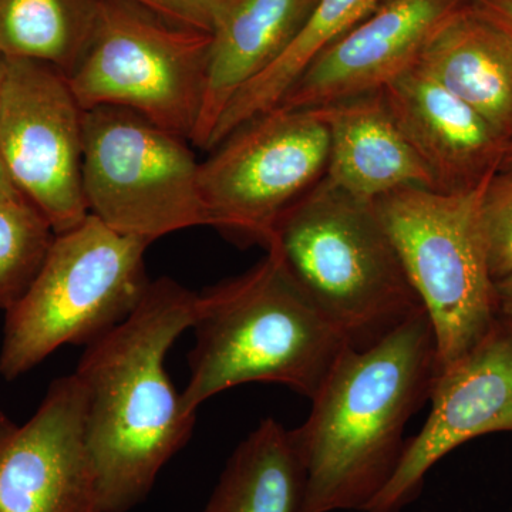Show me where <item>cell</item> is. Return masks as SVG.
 <instances>
[{
	"instance_id": "obj_1",
	"label": "cell",
	"mask_w": 512,
	"mask_h": 512,
	"mask_svg": "<svg viewBox=\"0 0 512 512\" xmlns=\"http://www.w3.org/2000/svg\"><path fill=\"white\" fill-rule=\"evenodd\" d=\"M198 293L170 278L151 281L134 312L86 345L74 375L87 397V440L100 512H128L188 443V416L165 356L194 325Z\"/></svg>"
},
{
	"instance_id": "obj_4",
	"label": "cell",
	"mask_w": 512,
	"mask_h": 512,
	"mask_svg": "<svg viewBox=\"0 0 512 512\" xmlns=\"http://www.w3.org/2000/svg\"><path fill=\"white\" fill-rule=\"evenodd\" d=\"M265 251L349 348H370L424 311L375 202L326 177L286 212Z\"/></svg>"
},
{
	"instance_id": "obj_2",
	"label": "cell",
	"mask_w": 512,
	"mask_h": 512,
	"mask_svg": "<svg viewBox=\"0 0 512 512\" xmlns=\"http://www.w3.org/2000/svg\"><path fill=\"white\" fill-rule=\"evenodd\" d=\"M436 336L420 311L376 345L346 348L292 430L305 470L302 512H366L402 460L407 423L430 400Z\"/></svg>"
},
{
	"instance_id": "obj_28",
	"label": "cell",
	"mask_w": 512,
	"mask_h": 512,
	"mask_svg": "<svg viewBox=\"0 0 512 512\" xmlns=\"http://www.w3.org/2000/svg\"><path fill=\"white\" fill-rule=\"evenodd\" d=\"M498 173H512V141L508 144L507 150H505Z\"/></svg>"
},
{
	"instance_id": "obj_24",
	"label": "cell",
	"mask_w": 512,
	"mask_h": 512,
	"mask_svg": "<svg viewBox=\"0 0 512 512\" xmlns=\"http://www.w3.org/2000/svg\"><path fill=\"white\" fill-rule=\"evenodd\" d=\"M498 315L512 319V271L504 278L495 281Z\"/></svg>"
},
{
	"instance_id": "obj_19",
	"label": "cell",
	"mask_w": 512,
	"mask_h": 512,
	"mask_svg": "<svg viewBox=\"0 0 512 512\" xmlns=\"http://www.w3.org/2000/svg\"><path fill=\"white\" fill-rule=\"evenodd\" d=\"M382 2L316 0L308 19L288 49L229 101L212 133L208 150H214L242 124L275 109L313 60L355 28L360 20L365 19Z\"/></svg>"
},
{
	"instance_id": "obj_17",
	"label": "cell",
	"mask_w": 512,
	"mask_h": 512,
	"mask_svg": "<svg viewBox=\"0 0 512 512\" xmlns=\"http://www.w3.org/2000/svg\"><path fill=\"white\" fill-rule=\"evenodd\" d=\"M315 2L232 0L212 32L204 100L191 137L195 147L208 150L229 101L288 49Z\"/></svg>"
},
{
	"instance_id": "obj_3",
	"label": "cell",
	"mask_w": 512,
	"mask_h": 512,
	"mask_svg": "<svg viewBox=\"0 0 512 512\" xmlns=\"http://www.w3.org/2000/svg\"><path fill=\"white\" fill-rule=\"evenodd\" d=\"M190 379L181 393L188 416L245 383H278L312 400L348 348L343 336L274 251L245 274L198 293Z\"/></svg>"
},
{
	"instance_id": "obj_25",
	"label": "cell",
	"mask_w": 512,
	"mask_h": 512,
	"mask_svg": "<svg viewBox=\"0 0 512 512\" xmlns=\"http://www.w3.org/2000/svg\"><path fill=\"white\" fill-rule=\"evenodd\" d=\"M512 29V0H471Z\"/></svg>"
},
{
	"instance_id": "obj_22",
	"label": "cell",
	"mask_w": 512,
	"mask_h": 512,
	"mask_svg": "<svg viewBox=\"0 0 512 512\" xmlns=\"http://www.w3.org/2000/svg\"><path fill=\"white\" fill-rule=\"evenodd\" d=\"M483 227L494 282L512 271V173H497L483 197Z\"/></svg>"
},
{
	"instance_id": "obj_11",
	"label": "cell",
	"mask_w": 512,
	"mask_h": 512,
	"mask_svg": "<svg viewBox=\"0 0 512 512\" xmlns=\"http://www.w3.org/2000/svg\"><path fill=\"white\" fill-rule=\"evenodd\" d=\"M423 429L407 439L393 477L366 512H402L431 468L468 441L512 433V319L498 315L463 356L441 367Z\"/></svg>"
},
{
	"instance_id": "obj_7",
	"label": "cell",
	"mask_w": 512,
	"mask_h": 512,
	"mask_svg": "<svg viewBox=\"0 0 512 512\" xmlns=\"http://www.w3.org/2000/svg\"><path fill=\"white\" fill-rule=\"evenodd\" d=\"M211 33L174 25L126 0H100L86 52L67 77L83 110L121 107L191 141Z\"/></svg>"
},
{
	"instance_id": "obj_15",
	"label": "cell",
	"mask_w": 512,
	"mask_h": 512,
	"mask_svg": "<svg viewBox=\"0 0 512 512\" xmlns=\"http://www.w3.org/2000/svg\"><path fill=\"white\" fill-rule=\"evenodd\" d=\"M315 111L328 128L325 177L340 190L369 202L404 187L436 191L429 170L397 126L383 90Z\"/></svg>"
},
{
	"instance_id": "obj_21",
	"label": "cell",
	"mask_w": 512,
	"mask_h": 512,
	"mask_svg": "<svg viewBox=\"0 0 512 512\" xmlns=\"http://www.w3.org/2000/svg\"><path fill=\"white\" fill-rule=\"evenodd\" d=\"M55 237L28 198L0 201V309L8 312L28 292Z\"/></svg>"
},
{
	"instance_id": "obj_16",
	"label": "cell",
	"mask_w": 512,
	"mask_h": 512,
	"mask_svg": "<svg viewBox=\"0 0 512 512\" xmlns=\"http://www.w3.org/2000/svg\"><path fill=\"white\" fill-rule=\"evenodd\" d=\"M417 66L512 141V29L467 0L437 28Z\"/></svg>"
},
{
	"instance_id": "obj_9",
	"label": "cell",
	"mask_w": 512,
	"mask_h": 512,
	"mask_svg": "<svg viewBox=\"0 0 512 512\" xmlns=\"http://www.w3.org/2000/svg\"><path fill=\"white\" fill-rule=\"evenodd\" d=\"M211 151L200 163L211 227L266 248L286 212L325 178L328 128L315 110L272 109Z\"/></svg>"
},
{
	"instance_id": "obj_20",
	"label": "cell",
	"mask_w": 512,
	"mask_h": 512,
	"mask_svg": "<svg viewBox=\"0 0 512 512\" xmlns=\"http://www.w3.org/2000/svg\"><path fill=\"white\" fill-rule=\"evenodd\" d=\"M100 0H0V55L49 64L69 77L96 26Z\"/></svg>"
},
{
	"instance_id": "obj_13",
	"label": "cell",
	"mask_w": 512,
	"mask_h": 512,
	"mask_svg": "<svg viewBox=\"0 0 512 512\" xmlns=\"http://www.w3.org/2000/svg\"><path fill=\"white\" fill-rule=\"evenodd\" d=\"M467 0H383L293 83L275 109L315 110L383 90L419 62L430 37Z\"/></svg>"
},
{
	"instance_id": "obj_14",
	"label": "cell",
	"mask_w": 512,
	"mask_h": 512,
	"mask_svg": "<svg viewBox=\"0 0 512 512\" xmlns=\"http://www.w3.org/2000/svg\"><path fill=\"white\" fill-rule=\"evenodd\" d=\"M383 93L397 126L429 170L436 191L477 190L498 173L507 141L417 64L387 84Z\"/></svg>"
},
{
	"instance_id": "obj_27",
	"label": "cell",
	"mask_w": 512,
	"mask_h": 512,
	"mask_svg": "<svg viewBox=\"0 0 512 512\" xmlns=\"http://www.w3.org/2000/svg\"><path fill=\"white\" fill-rule=\"evenodd\" d=\"M6 74H8V60L0 55V114H2L3 96H5Z\"/></svg>"
},
{
	"instance_id": "obj_5",
	"label": "cell",
	"mask_w": 512,
	"mask_h": 512,
	"mask_svg": "<svg viewBox=\"0 0 512 512\" xmlns=\"http://www.w3.org/2000/svg\"><path fill=\"white\" fill-rule=\"evenodd\" d=\"M148 247L92 215L56 235L28 292L6 312L3 379H18L62 346L89 345L124 322L151 282Z\"/></svg>"
},
{
	"instance_id": "obj_12",
	"label": "cell",
	"mask_w": 512,
	"mask_h": 512,
	"mask_svg": "<svg viewBox=\"0 0 512 512\" xmlns=\"http://www.w3.org/2000/svg\"><path fill=\"white\" fill-rule=\"evenodd\" d=\"M0 512H100L87 397L74 373L50 384L22 426L0 410Z\"/></svg>"
},
{
	"instance_id": "obj_18",
	"label": "cell",
	"mask_w": 512,
	"mask_h": 512,
	"mask_svg": "<svg viewBox=\"0 0 512 512\" xmlns=\"http://www.w3.org/2000/svg\"><path fill=\"white\" fill-rule=\"evenodd\" d=\"M305 470L292 430L265 419L229 457L202 512H302Z\"/></svg>"
},
{
	"instance_id": "obj_8",
	"label": "cell",
	"mask_w": 512,
	"mask_h": 512,
	"mask_svg": "<svg viewBox=\"0 0 512 512\" xmlns=\"http://www.w3.org/2000/svg\"><path fill=\"white\" fill-rule=\"evenodd\" d=\"M83 191L92 217L150 244L211 227L187 138L121 107L84 110Z\"/></svg>"
},
{
	"instance_id": "obj_26",
	"label": "cell",
	"mask_w": 512,
	"mask_h": 512,
	"mask_svg": "<svg viewBox=\"0 0 512 512\" xmlns=\"http://www.w3.org/2000/svg\"><path fill=\"white\" fill-rule=\"evenodd\" d=\"M19 198H26L16 187L12 175H10L5 161L0 156V201L19 200Z\"/></svg>"
},
{
	"instance_id": "obj_23",
	"label": "cell",
	"mask_w": 512,
	"mask_h": 512,
	"mask_svg": "<svg viewBox=\"0 0 512 512\" xmlns=\"http://www.w3.org/2000/svg\"><path fill=\"white\" fill-rule=\"evenodd\" d=\"M154 13L158 18L201 32L211 33L232 0H126Z\"/></svg>"
},
{
	"instance_id": "obj_6",
	"label": "cell",
	"mask_w": 512,
	"mask_h": 512,
	"mask_svg": "<svg viewBox=\"0 0 512 512\" xmlns=\"http://www.w3.org/2000/svg\"><path fill=\"white\" fill-rule=\"evenodd\" d=\"M488 183L454 194L404 187L375 202L433 325L439 369L473 348L498 316L481 215Z\"/></svg>"
},
{
	"instance_id": "obj_10",
	"label": "cell",
	"mask_w": 512,
	"mask_h": 512,
	"mask_svg": "<svg viewBox=\"0 0 512 512\" xmlns=\"http://www.w3.org/2000/svg\"><path fill=\"white\" fill-rule=\"evenodd\" d=\"M0 114V156L20 192L56 235L89 217L83 191L84 110L49 64L9 59Z\"/></svg>"
}]
</instances>
